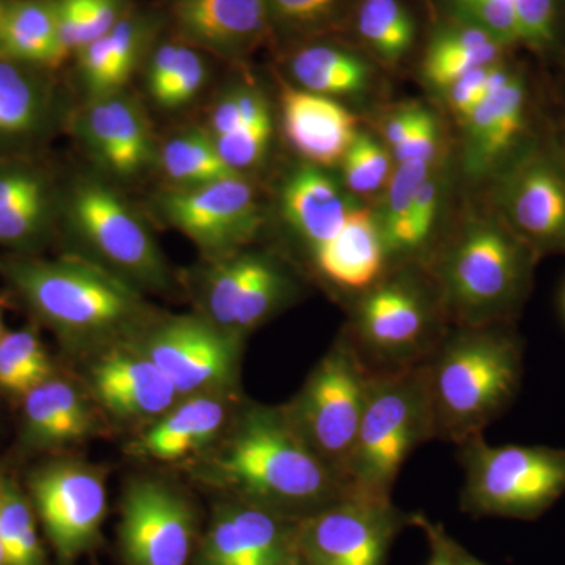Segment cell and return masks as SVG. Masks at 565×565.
Listing matches in <instances>:
<instances>
[{
	"label": "cell",
	"instance_id": "obj_10",
	"mask_svg": "<svg viewBox=\"0 0 565 565\" xmlns=\"http://www.w3.org/2000/svg\"><path fill=\"white\" fill-rule=\"evenodd\" d=\"M412 519L392 498L351 492L299 520L296 544L311 565H386L394 541Z\"/></svg>",
	"mask_w": 565,
	"mask_h": 565
},
{
	"label": "cell",
	"instance_id": "obj_44",
	"mask_svg": "<svg viewBox=\"0 0 565 565\" xmlns=\"http://www.w3.org/2000/svg\"><path fill=\"white\" fill-rule=\"evenodd\" d=\"M438 202H440V185L430 174L416 192L393 256L408 255L419 250L427 243L437 217Z\"/></svg>",
	"mask_w": 565,
	"mask_h": 565
},
{
	"label": "cell",
	"instance_id": "obj_25",
	"mask_svg": "<svg viewBox=\"0 0 565 565\" xmlns=\"http://www.w3.org/2000/svg\"><path fill=\"white\" fill-rule=\"evenodd\" d=\"M316 267L343 291L364 292L384 277L381 223L367 210H351L340 233L313 252Z\"/></svg>",
	"mask_w": 565,
	"mask_h": 565
},
{
	"label": "cell",
	"instance_id": "obj_41",
	"mask_svg": "<svg viewBox=\"0 0 565 565\" xmlns=\"http://www.w3.org/2000/svg\"><path fill=\"white\" fill-rule=\"evenodd\" d=\"M345 188L359 195L381 191L392 178V158L370 134L356 132L341 159Z\"/></svg>",
	"mask_w": 565,
	"mask_h": 565
},
{
	"label": "cell",
	"instance_id": "obj_37",
	"mask_svg": "<svg viewBox=\"0 0 565 565\" xmlns=\"http://www.w3.org/2000/svg\"><path fill=\"white\" fill-rule=\"evenodd\" d=\"M291 285L277 263L255 253L250 274L237 300L233 334L241 338L262 326L288 300Z\"/></svg>",
	"mask_w": 565,
	"mask_h": 565
},
{
	"label": "cell",
	"instance_id": "obj_7",
	"mask_svg": "<svg viewBox=\"0 0 565 565\" xmlns=\"http://www.w3.org/2000/svg\"><path fill=\"white\" fill-rule=\"evenodd\" d=\"M463 468L465 514L535 520L565 493V449L489 445L484 435L457 446Z\"/></svg>",
	"mask_w": 565,
	"mask_h": 565
},
{
	"label": "cell",
	"instance_id": "obj_49",
	"mask_svg": "<svg viewBox=\"0 0 565 565\" xmlns=\"http://www.w3.org/2000/svg\"><path fill=\"white\" fill-rule=\"evenodd\" d=\"M423 109L424 107L412 104V106H404L388 118L384 126V136L392 150L411 132Z\"/></svg>",
	"mask_w": 565,
	"mask_h": 565
},
{
	"label": "cell",
	"instance_id": "obj_17",
	"mask_svg": "<svg viewBox=\"0 0 565 565\" xmlns=\"http://www.w3.org/2000/svg\"><path fill=\"white\" fill-rule=\"evenodd\" d=\"M297 520L236 500L215 512L196 565H278L296 545Z\"/></svg>",
	"mask_w": 565,
	"mask_h": 565
},
{
	"label": "cell",
	"instance_id": "obj_30",
	"mask_svg": "<svg viewBox=\"0 0 565 565\" xmlns=\"http://www.w3.org/2000/svg\"><path fill=\"white\" fill-rule=\"evenodd\" d=\"M504 44L476 25L445 28L435 33L423 61V74L434 87L446 90L463 74L500 61Z\"/></svg>",
	"mask_w": 565,
	"mask_h": 565
},
{
	"label": "cell",
	"instance_id": "obj_15",
	"mask_svg": "<svg viewBox=\"0 0 565 565\" xmlns=\"http://www.w3.org/2000/svg\"><path fill=\"white\" fill-rule=\"evenodd\" d=\"M76 125L92 158L115 180H136L158 162L147 114L125 90L90 98Z\"/></svg>",
	"mask_w": 565,
	"mask_h": 565
},
{
	"label": "cell",
	"instance_id": "obj_26",
	"mask_svg": "<svg viewBox=\"0 0 565 565\" xmlns=\"http://www.w3.org/2000/svg\"><path fill=\"white\" fill-rule=\"evenodd\" d=\"M525 87L514 73L494 88L465 120V166L479 177L503 159L519 139L525 122Z\"/></svg>",
	"mask_w": 565,
	"mask_h": 565
},
{
	"label": "cell",
	"instance_id": "obj_35",
	"mask_svg": "<svg viewBox=\"0 0 565 565\" xmlns=\"http://www.w3.org/2000/svg\"><path fill=\"white\" fill-rule=\"evenodd\" d=\"M0 541L7 565H46L35 509L17 482L0 476Z\"/></svg>",
	"mask_w": 565,
	"mask_h": 565
},
{
	"label": "cell",
	"instance_id": "obj_39",
	"mask_svg": "<svg viewBox=\"0 0 565 565\" xmlns=\"http://www.w3.org/2000/svg\"><path fill=\"white\" fill-rule=\"evenodd\" d=\"M253 258L255 253L237 252L215 259L204 281L203 318L232 334L237 300L250 274Z\"/></svg>",
	"mask_w": 565,
	"mask_h": 565
},
{
	"label": "cell",
	"instance_id": "obj_9",
	"mask_svg": "<svg viewBox=\"0 0 565 565\" xmlns=\"http://www.w3.org/2000/svg\"><path fill=\"white\" fill-rule=\"evenodd\" d=\"M370 381V371L341 332L297 396L285 405L303 440L348 487Z\"/></svg>",
	"mask_w": 565,
	"mask_h": 565
},
{
	"label": "cell",
	"instance_id": "obj_36",
	"mask_svg": "<svg viewBox=\"0 0 565 565\" xmlns=\"http://www.w3.org/2000/svg\"><path fill=\"white\" fill-rule=\"evenodd\" d=\"M54 377V366L33 327L7 332L0 340V392L24 397Z\"/></svg>",
	"mask_w": 565,
	"mask_h": 565
},
{
	"label": "cell",
	"instance_id": "obj_32",
	"mask_svg": "<svg viewBox=\"0 0 565 565\" xmlns=\"http://www.w3.org/2000/svg\"><path fill=\"white\" fill-rule=\"evenodd\" d=\"M291 73L297 84L323 96L356 95L366 90L371 68L349 51L311 44L294 54Z\"/></svg>",
	"mask_w": 565,
	"mask_h": 565
},
{
	"label": "cell",
	"instance_id": "obj_54",
	"mask_svg": "<svg viewBox=\"0 0 565 565\" xmlns=\"http://www.w3.org/2000/svg\"><path fill=\"white\" fill-rule=\"evenodd\" d=\"M0 565H7L6 555H3L2 541H0Z\"/></svg>",
	"mask_w": 565,
	"mask_h": 565
},
{
	"label": "cell",
	"instance_id": "obj_50",
	"mask_svg": "<svg viewBox=\"0 0 565 565\" xmlns=\"http://www.w3.org/2000/svg\"><path fill=\"white\" fill-rule=\"evenodd\" d=\"M445 542L451 553L452 561L456 565H487L479 557L471 555L465 546L460 545L455 537H451L445 530Z\"/></svg>",
	"mask_w": 565,
	"mask_h": 565
},
{
	"label": "cell",
	"instance_id": "obj_23",
	"mask_svg": "<svg viewBox=\"0 0 565 565\" xmlns=\"http://www.w3.org/2000/svg\"><path fill=\"white\" fill-rule=\"evenodd\" d=\"M54 110L46 71L0 57V156H24L44 139Z\"/></svg>",
	"mask_w": 565,
	"mask_h": 565
},
{
	"label": "cell",
	"instance_id": "obj_8",
	"mask_svg": "<svg viewBox=\"0 0 565 565\" xmlns=\"http://www.w3.org/2000/svg\"><path fill=\"white\" fill-rule=\"evenodd\" d=\"M61 212L87 258L140 291L172 288V273L147 222L111 185L81 178L70 185Z\"/></svg>",
	"mask_w": 565,
	"mask_h": 565
},
{
	"label": "cell",
	"instance_id": "obj_29",
	"mask_svg": "<svg viewBox=\"0 0 565 565\" xmlns=\"http://www.w3.org/2000/svg\"><path fill=\"white\" fill-rule=\"evenodd\" d=\"M0 57L51 71L66 61L52 0H7Z\"/></svg>",
	"mask_w": 565,
	"mask_h": 565
},
{
	"label": "cell",
	"instance_id": "obj_34",
	"mask_svg": "<svg viewBox=\"0 0 565 565\" xmlns=\"http://www.w3.org/2000/svg\"><path fill=\"white\" fill-rule=\"evenodd\" d=\"M356 29L374 54L390 63L404 58L416 39L414 17L399 0H362Z\"/></svg>",
	"mask_w": 565,
	"mask_h": 565
},
{
	"label": "cell",
	"instance_id": "obj_27",
	"mask_svg": "<svg viewBox=\"0 0 565 565\" xmlns=\"http://www.w3.org/2000/svg\"><path fill=\"white\" fill-rule=\"evenodd\" d=\"M280 202L286 222L311 252L333 239L351 212L338 185L321 167L311 163L289 173L281 185Z\"/></svg>",
	"mask_w": 565,
	"mask_h": 565
},
{
	"label": "cell",
	"instance_id": "obj_46",
	"mask_svg": "<svg viewBox=\"0 0 565 565\" xmlns=\"http://www.w3.org/2000/svg\"><path fill=\"white\" fill-rule=\"evenodd\" d=\"M274 22L292 29H313L332 20L344 0H266Z\"/></svg>",
	"mask_w": 565,
	"mask_h": 565
},
{
	"label": "cell",
	"instance_id": "obj_4",
	"mask_svg": "<svg viewBox=\"0 0 565 565\" xmlns=\"http://www.w3.org/2000/svg\"><path fill=\"white\" fill-rule=\"evenodd\" d=\"M530 252L497 223L468 226L435 267L451 327L508 322L526 289Z\"/></svg>",
	"mask_w": 565,
	"mask_h": 565
},
{
	"label": "cell",
	"instance_id": "obj_19",
	"mask_svg": "<svg viewBox=\"0 0 565 565\" xmlns=\"http://www.w3.org/2000/svg\"><path fill=\"white\" fill-rule=\"evenodd\" d=\"M57 192L46 170L25 156H0V245L33 255L50 236Z\"/></svg>",
	"mask_w": 565,
	"mask_h": 565
},
{
	"label": "cell",
	"instance_id": "obj_18",
	"mask_svg": "<svg viewBox=\"0 0 565 565\" xmlns=\"http://www.w3.org/2000/svg\"><path fill=\"white\" fill-rule=\"evenodd\" d=\"M93 396L128 422L158 419L181 399L167 375L131 343L106 349L90 370Z\"/></svg>",
	"mask_w": 565,
	"mask_h": 565
},
{
	"label": "cell",
	"instance_id": "obj_22",
	"mask_svg": "<svg viewBox=\"0 0 565 565\" xmlns=\"http://www.w3.org/2000/svg\"><path fill=\"white\" fill-rule=\"evenodd\" d=\"M232 392L193 394L156 419L137 441V455L173 462L218 440L239 403Z\"/></svg>",
	"mask_w": 565,
	"mask_h": 565
},
{
	"label": "cell",
	"instance_id": "obj_56",
	"mask_svg": "<svg viewBox=\"0 0 565 565\" xmlns=\"http://www.w3.org/2000/svg\"><path fill=\"white\" fill-rule=\"evenodd\" d=\"M564 305H565V299H564Z\"/></svg>",
	"mask_w": 565,
	"mask_h": 565
},
{
	"label": "cell",
	"instance_id": "obj_42",
	"mask_svg": "<svg viewBox=\"0 0 565 565\" xmlns=\"http://www.w3.org/2000/svg\"><path fill=\"white\" fill-rule=\"evenodd\" d=\"M269 115L273 111L262 90L252 85H236L215 102L206 131L212 139H221L244 122L256 121Z\"/></svg>",
	"mask_w": 565,
	"mask_h": 565
},
{
	"label": "cell",
	"instance_id": "obj_31",
	"mask_svg": "<svg viewBox=\"0 0 565 565\" xmlns=\"http://www.w3.org/2000/svg\"><path fill=\"white\" fill-rule=\"evenodd\" d=\"M206 79V62L191 44L167 41L151 54L147 90L161 109L188 106L203 90Z\"/></svg>",
	"mask_w": 565,
	"mask_h": 565
},
{
	"label": "cell",
	"instance_id": "obj_2",
	"mask_svg": "<svg viewBox=\"0 0 565 565\" xmlns=\"http://www.w3.org/2000/svg\"><path fill=\"white\" fill-rule=\"evenodd\" d=\"M0 277L44 326L73 349H110L139 337L154 315L143 294L87 256L0 258Z\"/></svg>",
	"mask_w": 565,
	"mask_h": 565
},
{
	"label": "cell",
	"instance_id": "obj_53",
	"mask_svg": "<svg viewBox=\"0 0 565 565\" xmlns=\"http://www.w3.org/2000/svg\"><path fill=\"white\" fill-rule=\"evenodd\" d=\"M3 313H6V307H3V299L0 297V340L6 334V322H3Z\"/></svg>",
	"mask_w": 565,
	"mask_h": 565
},
{
	"label": "cell",
	"instance_id": "obj_43",
	"mask_svg": "<svg viewBox=\"0 0 565 565\" xmlns=\"http://www.w3.org/2000/svg\"><path fill=\"white\" fill-rule=\"evenodd\" d=\"M273 115L259 120L244 122L233 132L215 139V147L223 161L234 173L243 174L263 162L273 140Z\"/></svg>",
	"mask_w": 565,
	"mask_h": 565
},
{
	"label": "cell",
	"instance_id": "obj_33",
	"mask_svg": "<svg viewBox=\"0 0 565 565\" xmlns=\"http://www.w3.org/2000/svg\"><path fill=\"white\" fill-rule=\"evenodd\" d=\"M158 162L173 188H193L236 177L206 129L174 134L158 152Z\"/></svg>",
	"mask_w": 565,
	"mask_h": 565
},
{
	"label": "cell",
	"instance_id": "obj_38",
	"mask_svg": "<svg viewBox=\"0 0 565 565\" xmlns=\"http://www.w3.org/2000/svg\"><path fill=\"white\" fill-rule=\"evenodd\" d=\"M66 57L102 39L126 17V0H52Z\"/></svg>",
	"mask_w": 565,
	"mask_h": 565
},
{
	"label": "cell",
	"instance_id": "obj_13",
	"mask_svg": "<svg viewBox=\"0 0 565 565\" xmlns=\"http://www.w3.org/2000/svg\"><path fill=\"white\" fill-rule=\"evenodd\" d=\"M239 338L206 318L178 316L152 321L137 344L172 382L181 397L232 392L239 367Z\"/></svg>",
	"mask_w": 565,
	"mask_h": 565
},
{
	"label": "cell",
	"instance_id": "obj_14",
	"mask_svg": "<svg viewBox=\"0 0 565 565\" xmlns=\"http://www.w3.org/2000/svg\"><path fill=\"white\" fill-rule=\"evenodd\" d=\"M196 516L184 494L156 479H136L120 505V546L128 565H188Z\"/></svg>",
	"mask_w": 565,
	"mask_h": 565
},
{
	"label": "cell",
	"instance_id": "obj_16",
	"mask_svg": "<svg viewBox=\"0 0 565 565\" xmlns=\"http://www.w3.org/2000/svg\"><path fill=\"white\" fill-rule=\"evenodd\" d=\"M516 236L531 250L565 252V169L545 154L523 159L501 185Z\"/></svg>",
	"mask_w": 565,
	"mask_h": 565
},
{
	"label": "cell",
	"instance_id": "obj_24",
	"mask_svg": "<svg viewBox=\"0 0 565 565\" xmlns=\"http://www.w3.org/2000/svg\"><path fill=\"white\" fill-rule=\"evenodd\" d=\"M22 405V445L57 449L79 444L95 433L90 404L76 385L51 377L25 394Z\"/></svg>",
	"mask_w": 565,
	"mask_h": 565
},
{
	"label": "cell",
	"instance_id": "obj_52",
	"mask_svg": "<svg viewBox=\"0 0 565 565\" xmlns=\"http://www.w3.org/2000/svg\"><path fill=\"white\" fill-rule=\"evenodd\" d=\"M7 0H0V51H2L3 17H6Z\"/></svg>",
	"mask_w": 565,
	"mask_h": 565
},
{
	"label": "cell",
	"instance_id": "obj_1",
	"mask_svg": "<svg viewBox=\"0 0 565 565\" xmlns=\"http://www.w3.org/2000/svg\"><path fill=\"white\" fill-rule=\"evenodd\" d=\"M204 470L236 500L297 522L351 493L303 440L285 405L237 411Z\"/></svg>",
	"mask_w": 565,
	"mask_h": 565
},
{
	"label": "cell",
	"instance_id": "obj_40",
	"mask_svg": "<svg viewBox=\"0 0 565 565\" xmlns=\"http://www.w3.org/2000/svg\"><path fill=\"white\" fill-rule=\"evenodd\" d=\"M430 167L433 162L412 161L399 163L390 178L388 192H386V202L384 214H382L381 232L384 237L386 256H393L397 241L408 211L414 204L416 192L422 188L424 181L430 177Z\"/></svg>",
	"mask_w": 565,
	"mask_h": 565
},
{
	"label": "cell",
	"instance_id": "obj_3",
	"mask_svg": "<svg viewBox=\"0 0 565 565\" xmlns=\"http://www.w3.org/2000/svg\"><path fill=\"white\" fill-rule=\"evenodd\" d=\"M422 371L433 440L460 446L484 435L514 403L523 343L508 322L452 326Z\"/></svg>",
	"mask_w": 565,
	"mask_h": 565
},
{
	"label": "cell",
	"instance_id": "obj_55",
	"mask_svg": "<svg viewBox=\"0 0 565 565\" xmlns=\"http://www.w3.org/2000/svg\"><path fill=\"white\" fill-rule=\"evenodd\" d=\"M561 162H563L564 169H565V143L563 148V154H561Z\"/></svg>",
	"mask_w": 565,
	"mask_h": 565
},
{
	"label": "cell",
	"instance_id": "obj_48",
	"mask_svg": "<svg viewBox=\"0 0 565 565\" xmlns=\"http://www.w3.org/2000/svg\"><path fill=\"white\" fill-rule=\"evenodd\" d=\"M412 526L419 527L429 542L430 555L426 565H456L445 542V527L430 522L426 515L414 514Z\"/></svg>",
	"mask_w": 565,
	"mask_h": 565
},
{
	"label": "cell",
	"instance_id": "obj_12",
	"mask_svg": "<svg viewBox=\"0 0 565 565\" xmlns=\"http://www.w3.org/2000/svg\"><path fill=\"white\" fill-rule=\"evenodd\" d=\"M156 214L214 259L250 244L263 225L255 189L243 174L172 188L152 200Z\"/></svg>",
	"mask_w": 565,
	"mask_h": 565
},
{
	"label": "cell",
	"instance_id": "obj_11",
	"mask_svg": "<svg viewBox=\"0 0 565 565\" xmlns=\"http://www.w3.org/2000/svg\"><path fill=\"white\" fill-rule=\"evenodd\" d=\"M29 498L61 565L92 552L102 539L107 512L102 470L77 460H55L33 470Z\"/></svg>",
	"mask_w": 565,
	"mask_h": 565
},
{
	"label": "cell",
	"instance_id": "obj_6",
	"mask_svg": "<svg viewBox=\"0 0 565 565\" xmlns=\"http://www.w3.org/2000/svg\"><path fill=\"white\" fill-rule=\"evenodd\" d=\"M427 441H433V426L422 366L371 374L349 465V489L364 497L392 498L408 457Z\"/></svg>",
	"mask_w": 565,
	"mask_h": 565
},
{
	"label": "cell",
	"instance_id": "obj_5",
	"mask_svg": "<svg viewBox=\"0 0 565 565\" xmlns=\"http://www.w3.org/2000/svg\"><path fill=\"white\" fill-rule=\"evenodd\" d=\"M449 329L441 296L404 274L362 292L344 333L371 374H386L422 366Z\"/></svg>",
	"mask_w": 565,
	"mask_h": 565
},
{
	"label": "cell",
	"instance_id": "obj_20",
	"mask_svg": "<svg viewBox=\"0 0 565 565\" xmlns=\"http://www.w3.org/2000/svg\"><path fill=\"white\" fill-rule=\"evenodd\" d=\"M172 14L185 43L225 58L250 54L274 24L266 0H172Z\"/></svg>",
	"mask_w": 565,
	"mask_h": 565
},
{
	"label": "cell",
	"instance_id": "obj_21",
	"mask_svg": "<svg viewBox=\"0 0 565 565\" xmlns=\"http://www.w3.org/2000/svg\"><path fill=\"white\" fill-rule=\"evenodd\" d=\"M281 120L294 150L316 167L341 162L356 136V118L330 96L286 85Z\"/></svg>",
	"mask_w": 565,
	"mask_h": 565
},
{
	"label": "cell",
	"instance_id": "obj_28",
	"mask_svg": "<svg viewBox=\"0 0 565 565\" xmlns=\"http://www.w3.org/2000/svg\"><path fill=\"white\" fill-rule=\"evenodd\" d=\"M154 21L126 14L110 32L77 52L82 85L90 98L125 90L150 47Z\"/></svg>",
	"mask_w": 565,
	"mask_h": 565
},
{
	"label": "cell",
	"instance_id": "obj_45",
	"mask_svg": "<svg viewBox=\"0 0 565 565\" xmlns=\"http://www.w3.org/2000/svg\"><path fill=\"white\" fill-rule=\"evenodd\" d=\"M511 71L498 65V63L463 74L445 90L449 106L460 120H467L471 111L484 102L490 92L503 85L511 77Z\"/></svg>",
	"mask_w": 565,
	"mask_h": 565
},
{
	"label": "cell",
	"instance_id": "obj_47",
	"mask_svg": "<svg viewBox=\"0 0 565 565\" xmlns=\"http://www.w3.org/2000/svg\"><path fill=\"white\" fill-rule=\"evenodd\" d=\"M438 125L429 110L423 109L414 128L394 148V158L399 163L412 161L433 162L437 154Z\"/></svg>",
	"mask_w": 565,
	"mask_h": 565
},
{
	"label": "cell",
	"instance_id": "obj_51",
	"mask_svg": "<svg viewBox=\"0 0 565 565\" xmlns=\"http://www.w3.org/2000/svg\"><path fill=\"white\" fill-rule=\"evenodd\" d=\"M278 565H311L308 563L307 557L300 553V550L297 548V544L294 545L291 552L288 553L285 557H282L281 563Z\"/></svg>",
	"mask_w": 565,
	"mask_h": 565
}]
</instances>
